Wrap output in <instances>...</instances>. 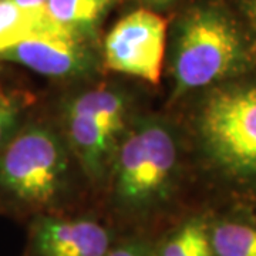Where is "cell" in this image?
I'll return each instance as SVG.
<instances>
[{"instance_id":"1","label":"cell","mask_w":256,"mask_h":256,"mask_svg":"<svg viewBox=\"0 0 256 256\" xmlns=\"http://www.w3.org/2000/svg\"><path fill=\"white\" fill-rule=\"evenodd\" d=\"M255 66L249 33L220 0L196 2L176 18L170 44L172 100L238 80Z\"/></svg>"},{"instance_id":"12","label":"cell","mask_w":256,"mask_h":256,"mask_svg":"<svg viewBox=\"0 0 256 256\" xmlns=\"http://www.w3.org/2000/svg\"><path fill=\"white\" fill-rule=\"evenodd\" d=\"M214 256H256V226L222 220L210 230Z\"/></svg>"},{"instance_id":"13","label":"cell","mask_w":256,"mask_h":256,"mask_svg":"<svg viewBox=\"0 0 256 256\" xmlns=\"http://www.w3.org/2000/svg\"><path fill=\"white\" fill-rule=\"evenodd\" d=\"M158 256H214L210 229L201 220H186L162 244Z\"/></svg>"},{"instance_id":"9","label":"cell","mask_w":256,"mask_h":256,"mask_svg":"<svg viewBox=\"0 0 256 256\" xmlns=\"http://www.w3.org/2000/svg\"><path fill=\"white\" fill-rule=\"evenodd\" d=\"M62 34L68 33L56 24L46 10L24 9L10 0H0V52L30 38Z\"/></svg>"},{"instance_id":"14","label":"cell","mask_w":256,"mask_h":256,"mask_svg":"<svg viewBox=\"0 0 256 256\" xmlns=\"http://www.w3.org/2000/svg\"><path fill=\"white\" fill-rule=\"evenodd\" d=\"M24 100L13 94L0 92V150L18 130Z\"/></svg>"},{"instance_id":"7","label":"cell","mask_w":256,"mask_h":256,"mask_svg":"<svg viewBox=\"0 0 256 256\" xmlns=\"http://www.w3.org/2000/svg\"><path fill=\"white\" fill-rule=\"evenodd\" d=\"M34 246L40 256H106L110 232L92 220L43 218L34 226Z\"/></svg>"},{"instance_id":"3","label":"cell","mask_w":256,"mask_h":256,"mask_svg":"<svg viewBox=\"0 0 256 256\" xmlns=\"http://www.w3.org/2000/svg\"><path fill=\"white\" fill-rule=\"evenodd\" d=\"M178 166L180 146L171 126L156 117L136 120L112 158V195L124 210H151L171 195Z\"/></svg>"},{"instance_id":"15","label":"cell","mask_w":256,"mask_h":256,"mask_svg":"<svg viewBox=\"0 0 256 256\" xmlns=\"http://www.w3.org/2000/svg\"><path fill=\"white\" fill-rule=\"evenodd\" d=\"M236 6L256 50V0H236Z\"/></svg>"},{"instance_id":"17","label":"cell","mask_w":256,"mask_h":256,"mask_svg":"<svg viewBox=\"0 0 256 256\" xmlns=\"http://www.w3.org/2000/svg\"><path fill=\"white\" fill-rule=\"evenodd\" d=\"M20 8L30 10H46L47 0H10Z\"/></svg>"},{"instance_id":"4","label":"cell","mask_w":256,"mask_h":256,"mask_svg":"<svg viewBox=\"0 0 256 256\" xmlns=\"http://www.w3.org/2000/svg\"><path fill=\"white\" fill-rule=\"evenodd\" d=\"M68 150L53 128L18 130L0 150V188L18 201L47 206L67 182Z\"/></svg>"},{"instance_id":"10","label":"cell","mask_w":256,"mask_h":256,"mask_svg":"<svg viewBox=\"0 0 256 256\" xmlns=\"http://www.w3.org/2000/svg\"><path fill=\"white\" fill-rule=\"evenodd\" d=\"M117 0H47L46 12L68 34L92 42Z\"/></svg>"},{"instance_id":"2","label":"cell","mask_w":256,"mask_h":256,"mask_svg":"<svg viewBox=\"0 0 256 256\" xmlns=\"http://www.w3.org/2000/svg\"><path fill=\"white\" fill-rule=\"evenodd\" d=\"M205 158L230 182L256 190V82L212 87L195 114Z\"/></svg>"},{"instance_id":"18","label":"cell","mask_w":256,"mask_h":256,"mask_svg":"<svg viewBox=\"0 0 256 256\" xmlns=\"http://www.w3.org/2000/svg\"><path fill=\"white\" fill-rule=\"evenodd\" d=\"M140 2L148 8H152V9H165L168 6L175 4L180 0H140Z\"/></svg>"},{"instance_id":"5","label":"cell","mask_w":256,"mask_h":256,"mask_svg":"<svg viewBox=\"0 0 256 256\" xmlns=\"http://www.w3.org/2000/svg\"><path fill=\"white\" fill-rule=\"evenodd\" d=\"M168 24L151 9H138L121 18L107 33L104 66L114 73L158 84L164 68Z\"/></svg>"},{"instance_id":"8","label":"cell","mask_w":256,"mask_h":256,"mask_svg":"<svg viewBox=\"0 0 256 256\" xmlns=\"http://www.w3.org/2000/svg\"><path fill=\"white\" fill-rule=\"evenodd\" d=\"M66 144L92 181H101L110 174L120 138L111 134L92 117L64 108Z\"/></svg>"},{"instance_id":"16","label":"cell","mask_w":256,"mask_h":256,"mask_svg":"<svg viewBox=\"0 0 256 256\" xmlns=\"http://www.w3.org/2000/svg\"><path fill=\"white\" fill-rule=\"evenodd\" d=\"M106 256H148L146 249L138 244H126L116 249H110Z\"/></svg>"},{"instance_id":"11","label":"cell","mask_w":256,"mask_h":256,"mask_svg":"<svg viewBox=\"0 0 256 256\" xmlns=\"http://www.w3.org/2000/svg\"><path fill=\"white\" fill-rule=\"evenodd\" d=\"M64 108L92 117L116 137L121 138L127 130L128 100L114 88L97 87L80 92L67 101Z\"/></svg>"},{"instance_id":"6","label":"cell","mask_w":256,"mask_h":256,"mask_svg":"<svg viewBox=\"0 0 256 256\" xmlns=\"http://www.w3.org/2000/svg\"><path fill=\"white\" fill-rule=\"evenodd\" d=\"M0 62L18 64L56 80L87 77L98 67V58L92 52L90 42L70 34L22 42L0 52Z\"/></svg>"}]
</instances>
